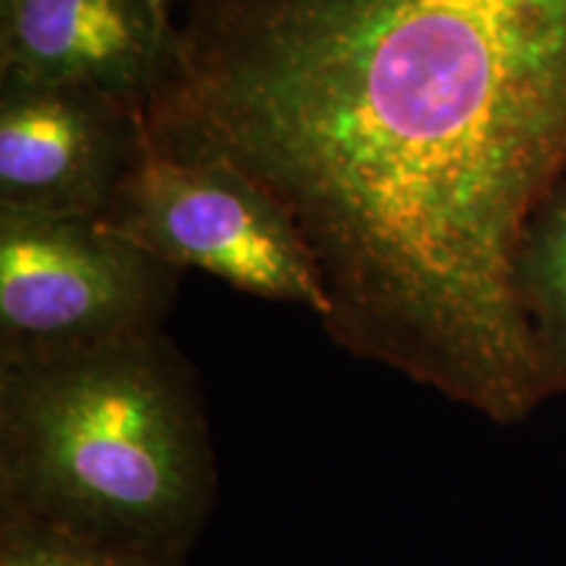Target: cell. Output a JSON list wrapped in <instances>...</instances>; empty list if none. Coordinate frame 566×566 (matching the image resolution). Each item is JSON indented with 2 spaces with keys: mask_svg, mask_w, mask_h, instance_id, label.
<instances>
[{
  "mask_svg": "<svg viewBox=\"0 0 566 566\" xmlns=\"http://www.w3.org/2000/svg\"><path fill=\"white\" fill-rule=\"evenodd\" d=\"M514 294L533 336L548 396L566 394V176L522 233Z\"/></svg>",
  "mask_w": 566,
  "mask_h": 566,
  "instance_id": "7",
  "label": "cell"
},
{
  "mask_svg": "<svg viewBox=\"0 0 566 566\" xmlns=\"http://www.w3.org/2000/svg\"><path fill=\"white\" fill-rule=\"evenodd\" d=\"M0 566H187L105 546L69 530L0 514Z\"/></svg>",
  "mask_w": 566,
  "mask_h": 566,
  "instance_id": "8",
  "label": "cell"
},
{
  "mask_svg": "<svg viewBox=\"0 0 566 566\" xmlns=\"http://www.w3.org/2000/svg\"><path fill=\"white\" fill-rule=\"evenodd\" d=\"M145 113L82 84L0 76V210L101 221Z\"/></svg>",
  "mask_w": 566,
  "mask_h": 566,
  "instance_id": "5",
  "label": "cell"
},
{
  "mask_svg": "<svg viewBox=\"0 0 566 566\" xmlns=\"http://www.w3.org/2000/svg\"><path fill=\"white\" fill-rule=\"evenodd\" d=\"M101 223L179 271L296 304L317 321L331 310L313 254L275 197L221 155L160 129L150 113Z\"/></svg>",
  "mask_w": 566,
  "mask_h": 566,
  "instance_id": "3",
  "label": "cell"
},
{
  "mask_svg": "<svg viewBox=\"0 0 566 566\" xmlns=\"http://www.w3.org/2000/svg\"><path fill=\"white\" fill-rule=\"evenodd\" d=\"M160 129L292 218L354 357L488 420L551 399L514 294L566 176V0H184Z\"/></svg>",
  "mask_w": 566,
  "mask_h": 566,
  "instance_id": "1",
  "label": "cell"
},
{
  "mask_svg": "<svg viewBox=\"0 0 566 566\" xmlns=\"http://www.w3.org/2000/svg\"><path fill=\"white\" fill-rule=\"evenodd\" d=\"M216 501L200 378L166 331L0 365V514L187 564Z\"/></svg>",
  "mask_w": 566,
  "mask_h": 566,
  "instance_id": "2",
  "label": "cell"
},
{
  "mask_svg": "<svg viewBox=\"0 0 566 566\" xmlns=\"http://www.w3.org/2000/svg\"><path fill=\"white\" fill-rule=\"evenodd\" d=\"M181 275L95 218L0 210V365L158 334Z\"/></svg>",
  "mask_w": 566,
  "mask_h": 566,
  "instance_id": "4",
  "label": "cell"
},
{
  "mask_svg": "<svg viewBox=\"0 0 566 566\" xmlns=\"http://www.w3.org/2000/svg\"><path fill=\"white\" fill-rule=\"evenodd\" d=\"M168 3H171L174 9H176V6H179V9H181V3H184V0H168Z\"/></svg>",
  "mask_w": 566,
  "mask_h": 566,
  "instance_id": "9",
  "label": "cell"
},
{
  "mask_svg": "<svg viewBox=\"0 0 566 566\" xmlns=\"http://www.w3.org/2000/svg\"><path fill=\"white\" fill-rule=\"evenodd\" d=\"M179 61L168 0H0V76L82 84L150 111Z\"/></svg>",
  "mask_w": 566,
  "mask_h": 566,
  "instance_id": "6",
  "label": "cell"
}]
</instances>
